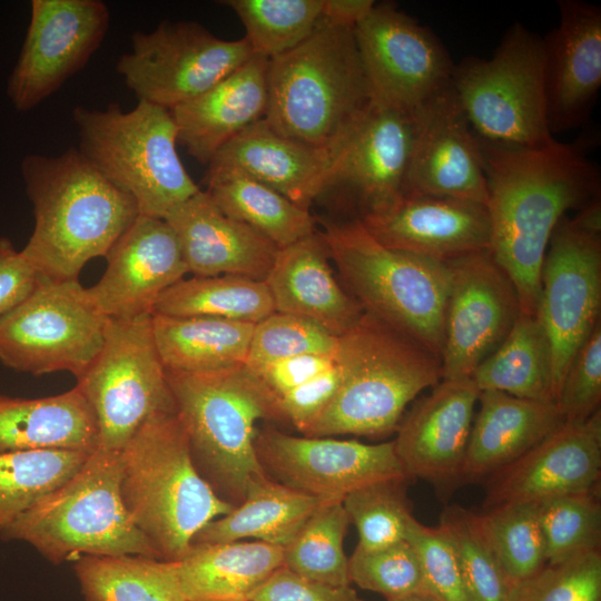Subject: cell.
<instances>
[{"instance_id":"6da1fadb","label":"cell","mask_w":601,"mask_h":601,"mask_svg":"<svg viewBox=\"0 0 601 601\" xmlns=\"http://www.w3.org/2000/svg\"><path fill=\"white\" fill-rule=\"evenodd\" d=\"M477 142L487 188L490 253L511 278L521 313L536 315L550 238L569 209L600 195L598 167L579 141L555 140L536 149Z\"/></svg>"},{"instance_id":"7a4b0ae2","label":"cell","mask_w":601,"mask_h":601,"mask_svg":"<svg viewBox=\"0 0 601 601\" xmlns=\"http://www.w3.org/2000/svg\"><path fill=\"white\" fill-rule=\"evenodd\" d=\"M35 227L21 250L40 277L78 279L92 258L106 256L139 216L136 201L80 151L27 155L21 161Z\"/></svg>"},{"instance_id":"3957f363","label":"cell","mask_w":601,"mask_h":601,"mask_svg":"<svg viewBox=\"0 0 601 601\" xmlns=\"http://www.w3.org/2000/svg\"><path fill=\"white\" fill-rule=\"evenodd\" d=\"M264 118L277 134L342 154L374 106L354 28L324 18L293 50L268 61Z\"/></svg>"},{"instance_id":"277c9868","label":"cell","mask_w":601,"mask_h":601,"mask_svg":"<svg viewBox=\"0 0 601 601\" xmlns=\"http://www.w3.org/2000/svg\"><path fill=\"white\" fill-rule=\"evenodd\" d=\"M120 457L125 506L161 560L183 559L198 532L234 508L195 466L176 411L151 415Z\"/></svg>"},{"instance_id":"5b68a950","label":"cell","mask_w":601,"mask_h":601,"mask_svg":"<svg viewBox=\"0 0 601 601\" xmlns=\"http://www.w3.org/2000/svg\"><path fill=\"white\" fill-rule=\"evenodd\" d=\"M335 358L341 386L305 436H385L408 403L442 380L437 355L366 312L338 338Z\"/></svg>"},{"instance_id":"8992f818","label":"cell","mask_w":601,"mask_h":601,"mask_svg":"<svg viewBox=\"0 0 601 601\" xmlns=\"http://www.w3.org/2000/svg\"><path fill=\"white\" fill-rule=\"evenodd\" d=\"M167 380L195 466L236 506L253 483L267 476L256 453V425L278 421L275 401L245 365L208 373L167 371Z\"/></svg>"},{"instance_id":"52a82bcc","label":"cell","mask_w":601,"mask_h":601,"mask_svg":"<svg viewBox=\"0 0 601 601\" xmlns=\"http://www.w3.org/2000/svg\"><path fill=\"white\" fill-rule=\"evenodd\" d=\"M120 482V452L97 447L70 479L39 499L0 538L26 542L53 564L83 555L161 560L131 520Z\"/></svg>"},{"instance_id":"ba28073f","label":"cell","mask_w":601,"mask_h":601,"mask_svg":"<svg viewBox=\"0 0 601 601\" xmlns=\"http://www.w3.org/2000/svg\"><path fill=\"white\" fill-rule=\"evenodd\" d=\"M321 233L347 293L364 312L441 358L450 289L446 263L388 248L359 219L325 220Z\"/></svg>"},{"instance_id":"9c48e42d","label":"cell","mask_w":601,"mask_h":601,"mask_svg":"<svg viewBox=\"0 0 601 601\" xmlns=\"http://www.w3.org/2000/svg\"><path fill=\"white\" fill-rule=\"evenodd\" d=\"M79 151L136 201L139 215L165 219L197 194L177 152L178 134L170 111L138 101L131 110L117 102L105 109L72 110Z\"/></svg>"},{"instance_id":"30bf717a","label":"cell","mask_w":601,"mask_h":601,"mask_svg":"<svg viewBox=\"0 0 601 601\" xmlns=\"http://www.w3.org/2000/svg\"><path fill=\"white\" fill-rule=\"evenodd\" d=\"M451 87L479 140L508 149L555 141L546 121L543 38L521 22L506 30L490 59L454 63Z\"/></svg>"},{"instance_id":"8fae6325","label":"cell","mask_w":601,"mask_h":601,"mask_svg":"<svg viewBox=\"0 0 601 601\" xmlns=\"http://www.w3.org/2000/svg\"><path fill=\"white\" fill-rule=\"evenodd\" d=\"M98 427V447L120 452L154 414L176 411L151 316L109 319L104 345L77 378Z\"/></svg>"},{"instance_id":"7c38bea8","label":"cell","mask_w":601,"mask_h":601,"mask_svg":"<svg viewBox=\"0 0 601 601\" xmlns=\"http://www.w3.org/2000/svg\"><path fill=\"white\" fill-rule=\"evenodd\" d=\"M109 319L78 279L40 277L0 317V362L35 376L69 372L78 378L101 349Z\"/></svg>"},{"instance_id":"4fadbf2b","label":"cell","mask_w":601,"mask_h":601,"mask_svg":"<svg viewBox=\"0 0 601 601\" xmlns=\"http://www.w3.org/2000/svg\"><path fill=\"white\" fill-rule=\"evenodd\" d=\"M254 56L245 38L225 40L195 21L136 31L116 69L138 101L168 110L199 96Z\"/></svg>"},{"instance_id":"5bb4252c","label":"cell","mask_w":601,"mask_h":601,"mask_svg":"<svg viewBox=\"0 0 601 601\" xmlns=\"http://www.w3.org/2000/svg\"><path fill=\"white\" fill-rule=\"evenodd\" d=\"M354 36L377 106L415 110L451 82L454 62L445 46L392 2L375 3Z\"/></svg>"},{"instance_id":"9a60e30c","label":"cell","mask_w":601,"mask_h":601,"mask_svg":"<svg viewBox=\"0 0 601 601\" xmlns=\"http://www.w3.org/2000/svg\"><path fill=\"white\" fill-rule=\"evenodd\" d=\"M600 311L601 236L564 216L544 255L536 314L550 342L555 403L573 356L601 321Z\"/></svg>"},{"instance_id":"2e32d148","label":"cell","mask_w":601,"mask_h":601,"mask_svg":"<svg viewBox=\"0 0 601 601\" xmlns=\"http://www.w3.org/2000/svg\"><path fill=\"white\" fill-rule=\"evenodd\" d=\"M110 11L100 0H32L30 21L7 96L28 111L81 70L101 46Z\"/></svg>"},{"instance_id":"e0dca14e","label":"cell","mask_w":601,"mask_h":601,"mask_svg":"<svg viewBox=\"0 0 601 601\" xmlns=\"http://www.w3.org/2000/svg\"><path fill=\"white\" fill-rule=\"evenodd\" d=\"M255 446L270 479L321 501H342L362 486L408 479L393 441L366 444L329 436H295L268 427L257 432Z\"/></svg>"},{"instance_id":"ac0fdd59","label":"cell","mask_w":601,"mask_h":601,"mask_svg":"<svg viewBox=\"0 0 601 601\" xmlns=\"http://www.w3.org/2000/svg\"><path fill=\"white\" fill-rule=\"evenodd\" d=\"M450 289L441 355L442 380L470 378L520 314L516 289L490 250L446 262Z\"/></svg>"},{"instance_id":"d6986e66","label":"cell","mask_w":601,"mask_h":601,"mask_svg":"<svg viewBox=\"0 0 601 601\" xmlns=\"http://www.w3.org/2000/svg\"><path fill=\"white\" fill-rule=\"evenodd\" d=\"M417 128V109L373 108L347 140L318 198L337 195L354 219L385 209L403 196Z\"/></svg>"},{"instance_id":"ffe728a7","label":"cell","mask_w":601,"mask_h":601,"mask_svg":"<svg viewBox=\"0 0 601 601\" xmlns=\"http://www.w3.org/2000/svg\"><path fill=\"white\" fill-rule=\"evenodd\" d=\"M87 293L110 319L151 316L160 295L189 273L175 233L162 218L139 215L107 255Z\"/></svg>"},{"instance_id":"44dd1931","label":"cell","mask_w":601,"mask_h":601,"mask_svg":"<svg viewBox=\"0 0 601 601\" xmlns=\"http://www.w3.org/2000/svg\"><path fill=\"white\" fill-rule=\"evenodd\" d=\"M601 411L564 422L522 456L491 475L484 509L538 503L600 489Z\"/></svg>"},{"instance_id":"7402d4cb","label":"cell","mask_w":601,"mask_h":601,"mask_svg":"<svg viewBox=\"0 0 601 601\" xmlns=\"http://www.w3.org/2000/svg\"><path fill=\"white\" fill-rule=\"evenodd\" d=\"M413 194L487 203L479 142L451 82L417 108V128L403 191Z\"/></svg>"},{"instance_id":"603a6c76","label":"cell","mask_w":601,"mask_h":601,"mask_svg":"<svg viewBox=\"0 0 601 601\" xmlns=\"http://www.w3.org/2000/svg\"><path fill=\"white\" fill-rule=\"evenodd\" d=\"M388 248L446 263L490 250L486 205L430 194L403 195L383 210L359 219Z\"/></svg>"},{"instance_id":"cb8c5ba5","label":"cell","mask_w":601,"mask_h":601,"mask_svg":"<svg viewBox=\"0 0 601 601\" xmlns=\"http://www.w3.org/2000/svg\"><path fill=\"white\" fill-rule=\"evenodd\" d=\"M559 24L543 38L546 121L551 134L589 119L601 87V8L559 0Z\"/></svg>"},{"instance_id":"d4e9b609","label":"cell","mask_w":601,"mask_h":601,"mask_svg":"<svg viewBox=\"0 0 601 601\" xmlns=\"http://www.w3.org/2000/svg\"><path fill=\"white\" fill-rule=\"evenodd\" d=\"M479 395L471 377L442 380L401 420L393 443L408 479L437 486L460 482Z\"/></svg>"},{"instance_id":"484cf974","label":"cell","mask_w":601,"mask_h":601,"mask_svg":"<svg viewBox=\"0 0 601 601\" xmlns=\"http://www.w3.org/2000/svg\"><path fill=\"white\" fill-rule=\"evenodd\" d=\"M165 220L194 276L239 275L265 282L279 250L263 234L223 213L201 189Z\"/></svg>"},{"instance_id":"4316f807","label":"cell","mask_w":601,"mask_h":601,"mask_svg":"<svg viewBox=\"0 0 601 601\" xmlns=\"http://www.w3.org/2000/svg\"><path fill=\"white\" fill-rule=\"evenodd\" d=\"M265 283L275 312L313 321L336 337L365 313L334 276L321 230L280 248Z\"/></svg>"},{"instance_id":"83f0119b","label":"cell","mask_w":601,"mask_h":601,"mask_svg":"<svg viewBox=\"0 0 601 601\" xmlns=\"http://www.w3.org/2000/svg\"><path fill=\"white\" fill-rule=\"evenodd\" d=\"M268 61L254 55L199 96L169 110L178 142L191 157L207 165L221 147L265 118Z\"/></svg>"},{"instance_id":"f1b7e54d","label":"cell","mask_w":601,"mask_h":601,"mask_svg":"<svg viewBox=\"0 0 601 601\" xmlns=\"http://www.w3.org/2000/svg\"><path fill=\"white\" fill-rule=\"evenodd\" d=\"M339 156L288 139L263 119L221 147L207 169L246 175L309 210Z\"/></svg>"},{"instance_id":"f546056e","label":"cell","mask_w":601,"mask_h":601,"mask_svg":"<svg viewBox=\"0 0 601 601\" xmlns=\"http://www.w3.org/2000/svg\"><path fill=\"white\" fill-rule=\"evenodd\" d=\"M460 482L491 476L564 423L555 402H539L500 391H482Z\"/></svg>"},{"instance_id":"4dcf8cb0","label":"cell","mask_w":601,"mask_h":601,"mask_svg":"<svg viewBox=\"0 0 601 601\" xmlns=\"http://www.w3.org/2000/svg\"><path fill=\"white\" fill-rule=\"evenodd\" d=\"M97 447L96 417L77 386L38 398L0 394V453L30 450L90 453Z\"/></svg>"},{"instance_id":"1f68e13d","label":"cell","mask_w":601,"mask_h":601,"mask_svg":"<svg viewBox=\"0 0 601 601\" xmlns=\"http://www.w3.org/2000/svg\"><path fill=\"white\" fill-rule=\"evenodd\" d=\"M187 601H249L283 566V548L259 541L193 544L174 561Z\"/></svg>"},{"instance_id":"d6a6232c","label":"cell","mask_w":601,"mask_h":601,"mask_svg":"<svg viewBox=\"0 0 601 601\" xmlns=\"http://www.w3.org/2000/svg\"><path fill=\"white\" fill-rule=\"evenodd\" d=\"M152 332L167 371L208 373L246 363L254 325L216 317L151 315Z\"/></svg>"},{"instance_id":"836d02e7","label":"cell","mask_w":601,"mask_h":601,"mask_svg":"<svg viewBox=\"0 0 601 601\" xmlns=\"http://www.w3.org/2000/svg\"><path fill=\"white\" fill-rule=\"evenodd\" d=\"M322 502L267 475L253 483L244 500L227 514L200 530L193 544L255 539L284 548Z\"/></svg>"},{"instance_id":"e575fe53","label":"cell","mask_w":601,"mask_h":601,"mask_svg":"<svg viewBox=\"0 0 601 601\" xmlns=\"http://www.w3.org/2000/svg\"><path fill=\"white\" fill-rule=\"evenodd\" d=\"M471 378L480 392L500 391L520 398L555 402L550 342L538 315L520 312L506 337Z\"/></svg>"},{"instance_id":"d590c367","label":"cell","mask_w":601,"mask_h":601,"mask_svg":"<svg viewBox=\"0 0 601 601\" xmlns=\"http://www.w3.org/2000/svg\"><path fill=\"white\" fill-rule=\"evenodd\" d=\"M206 193L227 216L263 234L279 249L316 231V220L273 188L237 171L206 170Z\"/></svg>"},{"instance_id":"8d00e7d4","label":"cell","mask_w":601,"mask_h":601,"mask_svg":"<svg viewBox=\"0 0 601 601\" xmlns=\"http://www.w3.org/2000/svg\"><path fill=\"white\" fill-rule=\"evenodd\" d=\"M274 312L265 282L239 275H219L180 279L160 295L152 314L256 324Z\"/></svg>"},{"instance_id":"74e56055","label":"cell","mask_w":601,"mask_h":601,"mask_svg":"<svg viewBox=\"0 0 601 601\" xmlns=\"http://www.w3.org/2000/svg\"><path fill=\"white\" fill-rule=\"evenodd\" d=\"M73 570L83 601H187L174 561L83 555Z\"/></svg>"},{"instance_id":"f35d334b","label":"cell","mask_w":601,"mask_h":601,"mask_svg":"<svg viewBox=\"0 0 601 601\" xmlns=\"http://www.w3.org/2000/svg\"><path fill=\"white\" fill-rule=\"evenodd\" d=\"M90 453L71 450L0 453V534L39 499L70 479Z\"/></svg>"},{"instance_id":"ab89813d","label":"cell","mask_w":601,"mask_h":601,"mask_svg":"<svg viewBox=\"0 0 601 601\" xmlns=\"http://www.w3.org/2000/svg\"><path fill=\"white\" fill-rule=\"evenodd\" d=\"M351 524L341 500L323 501L283 548V566L309 580L351 585L344 539Z\"/></svg>"},{"instance_id":"60d3db41","label":"cell","mask_w":601,"mask_h":601,"mask_svg":"<svg viewBox=\"0 0 601 601\" xmlns=\"http://www.w3.org/2000/svg\"><path fill=\"white\" fill-rule=\"evenodd\" d=\"M254 55L268 60L305 41L323 19V0H227Z\"/></svg>"},{"instance_id":"b9f144b4","label":"cell","mask_w":601,"mask_h":601,"mask_svg":"<svg viewBox=\"0 0 601 601\" xmlns=\"http://www.w3.org/2000/svg\"><path fill=\"white\" fill-rule=\"evenodd\" d=\"M439 526L453 544L466 601H509L512 585L484 532L480 514L452 505L442 513Z\"/></svg>"},{"instance_id":"7bdbcfd3","label":"cell","mask_w":601,"mask_h":601,"mask_svg":"<svg viewBox=\"0 0 601 601\" xmlns=\"http://www.w3.org/2000/svg\"><path fill=\"white\" fill-rule=\"evenodd\" d=\"M484 532L511 585L546 564L536 503H506L480 514Z\"/></svg>"},{"instance_id":"ee69618b","label":"cell","mask_w":601,"mask_h":601,"mask_svg":"<svg viewBox=\"0 0 601 601\" xmlns=\"http://www.w3.org/2000/svg\"><path fill=\"white\" fill-rule=\"evenodd\" d=\"M600 490L564 494L536 503L546 563L600 550Z\"/></svg>"},{"instance_id":"f6af8a7d","label":"cell","mask_w":601,"mask_h":601,"mask_svg":"<svg viewBox=\"0 0 601 601\" xmlns=\"http://www.w3.org/2000/svg\"><path fill=\"white\" fill-rule=\"evenodd\" d=\"M407 480L372 483L348 493L342 500L358 533L357 548L376 550L406 539L415 520L406 494Z\"/></svg>"},{"instance_id":"bcb514c9","label":"cell","mask_w":601,"mask_h":601,"mask_svg":"<svg viewBox=\"0 0 601 601\" xmlns=\"http://www.w3.org/2000/svg\"><path fill=\"white\" fill-rule=\"evenodd\" d=\"M338 338L307 318L274 312L254 325L245 366L299 355H334Z\"/></svg>"},{"instance_id":"7dc6e473","label":"cell","mask_w":601,"mask_h":601,"mask_svg":"<svg viewBox=\"0 0 601 601\" xmlns=\"http://www.w3.org/2000/svg\"><path fill=\"white\" fill-rule=\"evenodd\" d=\"M351 583L386 599L426 591L418 556L406 540L376 549L355 548L348 558Z\"/></svg>"},{"instance_id":"c3c4849f","label":"cell","mask_w":601,"mask_h":601,"mask_svg":"<svg viewBox=\"0 0 601 601\" xmlns=\"http://www.w3.org/2000/svg\"><path fill=\"white\" fill-rule=\"evenodd\" d=\"M509 601H601L600 550L546 563L536 574L513 585Z\"/></svg>"},{"instance_id":"681fc988","label":"cell","mask_w":601,"mask_h":601,"mask_svg":"<svg viewBox=\"0 0 601 601\" xmlns=\"http://www.w3.org/2000/svg\"><path fill=\"white\" fill-rule=\"evenodd\" d=\"M405 540L418 556L425 590L439 601H466L456 554L443 529L415 519Z\"/></svg>"},{"instance_id":"f907efd6","label":"cell","mask_w":601,"mask_h":601,"mask_svg":"<svg viewBox=\"0 0 601 601\" xmlns=\"http://www.w3.org/2000/svg\"><path fill=\"white\" fill-rule=\"evenodd\" d=\"M601 402V321L573 356L556 404L566 422L588 420Z\"/></svg>"},{"instance_id":"816d5d0a","label":"cell","mask_w":601,"mask_h":601,"mask_svg":"<svg viewBox=\"0 0 601 601\" xmlns=\"http://www.w3.org/2000/svg\"><path fill=\"white\" fill-rule=\"evenodd\" d=\"M342 383V371L336 362L309 381L276 400L278 421L290 423L304 434L325 411Z\"/></svg>"},{"instance_id":"f5cc1de1","label":"cell","mask_w":601,"mask_h":601,"mask_svg":"<svg viewBox=\"0 0 601 601\" xmlns=\"http://www.w3.org/2000/svg\"><path fill=\"white\" fill-rule=\"evenodd\" d=\"M249 601H364L351 585L334 587L300 577L285 566L275 571Z\"/></svg>"},{"instance_id":"db71d44e","label":"cell","mask_w":601,"mask_h":601,"mask_svg":"<svg viewBox=\"0 0 601 601\" xmlns=\"http://www.w3.org/2000/svg\"><path fill=\"white\" fill-rule=\"evenodd\" d=\"M334 355H299L278 359L255 368L246 367L262 387L276 400L329 368Z\"/></svg>"},{"instance_id":"11a10c76","label":"cell","mask_w":601,"mask_h":601,"mask_svg":"<svg viewBox=\"0 0 601 601\" xmlns=\"http://www.w3.org/2000/svg\"><path fill=\"white\" fill-rule=\"evenodd\" d=\"M40 276L21 250L0 237V317L24 299Z\"/></svg>"},{"instance_id":"9f6ffc18","label":"cell","mask_w":601,"mask_h":601,"mask_svg":"<svg viewBox=\"0 0 601 601\" xmlns=\"http://www.w3.org/2000/svg\"><path fill=\"white\" fill-rule=\"evenodd\" d=\"M375 3L373 0H323V18L335 24L354 28Z\"/></svg>"},{"instance_id":"6f0895ef","label":"cell","mask_w":601,"mask_h":601,"mask_svg":"<svg viewBox=\"0 0 601 601\" xmlns=\"http://www.w3.org/2000/svg\"><path fill=\"white\" fill-rule=\"evenodd\" d=\"M572 221L582 230L601 236V200L600 195L579 209Z\"/></svg>"},{"instance_id":"680465c9","label":"cell","mask_w":601,"mask_h":601,"mask_svg":"<svg viewBox=\"0 0 601 601\" xmlns=\"http://www.w3.org/2000/svg\"><path fill=\"white\" fill-rule=\"evenodd\" d=\"M386 601H439L435 597H433L427 591H417L413 593H408L405 595L396 597V598H390L386 599Z\"/></svg>"}]
</instances>
